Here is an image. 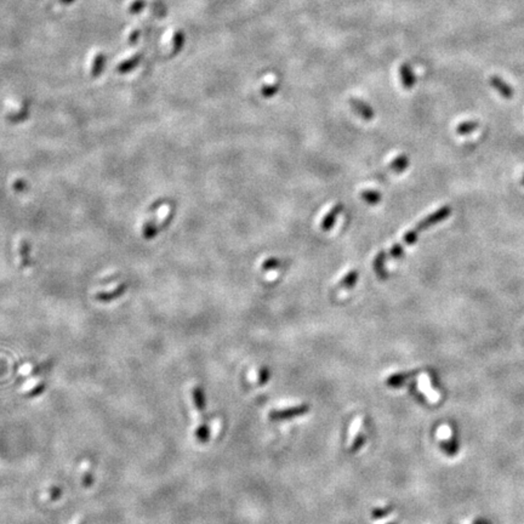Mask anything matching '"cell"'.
Segmentation results:
<instances>
[{
  "mask_svg": "<svg viewBox=\"0 0 524 524\" xmlns=\"http://www.w3.org/2000/svg\"><path fill=\"white\" fill-rule=\"evenodd\" d=\"M451 215V208L449 205H444V207L440 208L438 210L433 211V213L430 214L428 216H426L421 221H419L416 225L413 227L412 229H409L408 232L405 233L402 237L399 242L394 243V244L387 250L379 251V254L375 256L374 261H372V268H374L375 273L379 278L381 279H386L388 277V272L386 270V264L391 260H396V258H399L404 254V250L405 248L412 247L413 244H415L416 241L419 239L421 232L426 231V229L431 228L437 225V223L442 222L446 219H448Z\"/></svg>",
  "mask_w": 524,
  "mask_h": 524,
  "instance_id": "6da1fadb",
  "label": "cell"
},
{
  "mask_svg": "<svg viewBox=\"0 0 524 524\" xmlns=\"http://www.w3.org/2000/svg\"><path fill=\"white\" fill-rule=\"evenodd\" d=\"M309 412V406L307 404H302V405L294 406V408L285 409V410H276V412H272L270 414L271 420H289L298 418V416H302L307 414Z\"/></svg>",
  "mask_w": 524,
  "mask_h": 524,
  "instance_id": "7a4b0ae2",
  "label": "cell"
},
{
  "mask_svg": "<svg viewBox=\"0 0 524 524\" xmlns=\"http://www.w3.org/2000/svg\"><path fill=\"white\" fill-rule=\"evenodd\" d=\"M489 84L491 85V88H493L494 90H497L498 93L501 95L503 99L511 100L513 97L514 91L512 88H511V85L507 84L506 81H505L503 78L499 77V75H491L490 79H489Z\"/></svg>",
  "mask_w": 524,
  "mask_h": 524,
  "instance_id": "3957f363",
  "label": "cell"
},
{
  "mask_svg": "<svg viewBox=\"0 0 524 524\" xmlns=\"http://www.w3.org/2000/svg\"><path fill=\"white\" fill-rule=\"evenodd\" d=\"M343 210V204L342 203H337L334 205L331 209L328 211V214L323 217V220H322L321 222V229L323 232H328L330 231L331 228H333L334 225H335V221L337 219V216L340 215L341 211Z\"/></svg>",
  "mask_w": 524,
  "mask_h": 524,
  "instance_id": "277c9868",
  "label": "cell"
},
{
  "mask_svg": "<svg viewBox=\"0 0 524 524\" xmlns=\"http://www.w3.org/2000/svg\"><path fill=\"white\" fill-rule=\"evenodd\" d=\"M350 105H351L352 109L355 110L357 114L361 115L364 121H371V119L374 118V109H372L368 103H365L364 101L358 99H351L350 100Z\"/></svg>",
  "mask_w": 524,
  "mask_h": 524,
  "instance_id": "5b68a950",
  "label": "cell"
},
{
  "mask_svg": "<svg viewBox=\"0 0 524 524\" xmlns=\"http://www.w3.org/2000/svg\"><path fill=\"white\" fill-rule=\"evenodd\" d=\"M126 289H128V284L122 283V284H119L117 288L110 290V292L97 293L95 298H96V300H99L100 302H110V301H113V300L119 299L121 296L124 295Z\"/></svg>",
  "mask_w": 524,
  "mask_h": 524,
  "instance_id": "8992f818",
  "label": "cell"
},
{
  "mask_svg": "<svg viewBox=\"0 0 524 524\" xmlns=\"http://www.w3.org/2000/svg\"><path fill=\"white\" fill-rule=\"evenodd\" d=\"M359 278V272L357 270H352L350 271L348 273L345 274V277L342 278V279L340 280L339 283H337V285L335 286V288L333 289L334 293H340V292H343V290H348V289H352L353 286L356 285L357 280H358Z\"/></svg>",
  "mask_w": 524,
  "mask_h": 524,
  "instance_id": "52a82bcc",
  "label": "cell"
},
{
  "mask_svg": "<svg viewBox=\"0 0 524 524\" xmlns=\"http://www.w3.org/2000/svg\"><path fill=\"white\" fill-rule=\"evenodd\" d=\"M399 74H400V79H402V84H403L404 89L412 90L413 88H414L415 81H416L415 74H414V72H413L412 66L408 65V63H403V65L400 66Z\"/></svg>",
  "mask_w": 524,
  "mask_h": 524,
  "instance_id": "ba28073f",
  "label": "cell"
},
{
  "mask_svg": "<svg viewBox=\"0 0 524 524\" xmlns=\"http://www.w3.org/2000/svg\"><path fill=\"white\" fill-rule=\"evenodd\" d=\"M159 231V225L157 223V220H147L143 223V226H142V237L146 241H151V239H153L158 235Z\"/></svg>",
  "mask_w": 524,
  "mask_h": 524,
  "instance_id": "9c48e42d",
  "label": "cell"
},
{
  "mask_svg": "<svg viewBox=\"0 0 524 524\" xmlns=\"http://www.w3.org/2000/svg\"><path fill=\"white\" fill-rule=\"evenodd\" d=\"M140 62H141V55H140V53H137V55L131 56V57L129 59V60H125V61H123L121 65L118 66L117 71H118L121 74L129 73V72H131L132 69L136 68V66H138V63H140Z\"/></svg>",
  "mask_w": 524,
  "mask_h": 524,
  "instance_id": "30bf717a",
  "label": "cell"
},
{
  "mask_svg": "<svg viewBox=\"0 0 524 524\" xmlns=\"http://www.w3.org/2000/svg\"><path fill=\"white\" fill-rule=\"evenodd\" d=\"M192 399L195 409L199 413H203L205 410V396L203 390L199 386H194L192 388Z\"/></svg>",
  "mask_w": 524,
  "mask_h": 524,
  "instance_id": "8fae6325",
  "label": "cell"
},
{
  "mask_svg": "<svg viewBox=\"0 0 524 524\" xmlns=\"http://www.w3.org/2000/svg\"><path fill=\"white\" fill-rule=\"evenodd\" d=\"M409 166V158L405 156V154H402V156L397 157L396 159L393 160L392 163L390 164V168H388V170L392 172H396V173H399L402 172L403 170H405L406 168Z\"/></svg>",
  "mask_w": 524,
  "mask_h": 524,
  "instance_id": "7c38bea8",
  "label": "cell"
},
{
  "mask_svg": "<svg viewBox=\"0 0 524 524\" xmlns=\"http://www.w3.org/2000/svg\"><path fill=\"white\" fill-rule=\"evenodd\" d=\"M105 62L106 57L103 53L100 52L97 53V55H95L93 65H91V75H93V77H99V75L102 73L103 67H105Z\"/></svg>",
  "mask_w": 524,
  "mask_h": 524,
  "instance_id": "4fadbf2b",
  "label": "cell"
},
{
  "mask_svg": "<svg viewBox=\"0 0 524 524\" xmlns=\"http://www.w3.org/2000/svg\"><path fill=\"white\" fill-rule=\"evenodd\" d=\"M20 257L22 266H31V244L27 241H22L20 244Z\"/></svg>",
  "mask_w": 524,
  "mask_h": 524,
  "instance_id": "5bb4252c",
  "label": "cell"
},
{
  "mask_svg": "<svg viewBox=\"0 0 524 524\" xmlns=\"http://www.w3.org/2000/svg\"><path fill=\"white\" fill-rule=\"evenodd\" d=\"M479 124L477 122L475 121H469V122H462L460 123L459 125H457L456 128V132L459 135H467V134H471L472 131L477 130L478 129Z\"/></svg>",
  "mask_w": 524,
  "mask_h": 524,
  "instance_id": "9a60e30c",
  "label": "cell"
},
{
  "mask_svg": "<svg viewBox=\"0 0 524 524\" xmlns=\"http://www.w3.org/2000/svg\"><path fill=\"white\" fill-rule=\"evenodd\" d=\"M413 372H403V374H396L392 375L391 377H388L387 385L391 387H399L400 385H403L404 381H406L408 379L412 376Z\"/></svg>",
  "mask_w": 524,
  "mask_h": 524,
  "instance_id": "2e32d148",
  "label": "cell"
},
{
  "mask_svg": "<svg viewBox=\"0 0 524 524\" xmlns=\"http://www.w3.org/2000/svg\"><path fill=\"white\" fill-rule=\"evenodd\" d=\"M362 199L365 201V203L370 205H376L379 201L381 200V193H379L376 191H363L362 192Z\"/></svg>",
  "mask_w": 524,
  "mask_h": 524,
  "instance_id": "e0dca14e",
  "label": "cell"
},
{
  "mask_svg": "<svg viewBox=\"0 0 524 524\" xmlns=\"http://www.w3.org/2000/svg\"><path fill=\"white\" fill-rule=\"evenodd\" d=\"M185 33L182 31H178L175 32V34H173L172 37V49H173V52L178 53L181 51V49L184 47L185 45Z\"/></svg>",
  "mask_w": 524,
  "mask_h": 524,
  "instance_id": "ac0fdd59",
  "label": "cell"
},
{
  "mask_svg": "<svg viewBox=\"0 0 524 524\" xmlns=\"http://www.w3.org/2000/svg\"><path fill=\"white\" fill-rule=\"evenodd\" d=\"M278 91H279V85L278 84H266L262 86L261 95L265 99H271V97L278 94Z\"/></svg>",
  "mask_w": 524,
  "mask_h": 524,
  "instance_id": "d6986e66",
  "label": "cell"
},
{
  "mask_svg": "<svg viewBox=\"0 0 524 524\" xmlns=\"http://www.w3.org/2000/svg\"><path fill=\"white\" fill-rule=\"evenodd\" d=\"M195 437L201 443L208 442V440H209V428H208V426L205 424L198 425L197 430H195Z\"/></svg>",
  "mask_w": 524,
  "mask_h": 524,
  "instance_id": "ffe728a7",
  "label": "cell"
},
{
  "mask_svg": "<svg viewBox=\"0 0 524 524\" xmlns=\"http://www.w3.org/2000/svg\"><path fill=\"white\" fill-rule=\"evenodd\" d=\"M146 5H147L146 0H134V2L130 4V6H129V12L132 15L140 14Z\"/></svg>",
  "mask_w": 524,
  "mask_h": 524,
  "instance_id": "44dd1931",
  "label": "cell"
},
{
  "mask_svg": "<svg viewBox=\"0 0 524 524\" xmlns=\"http://www.w3.org/2000/svg\"><path fill=\"white\" fill-rule=\"evenodd\" d=\"M81 482H83V485L85 488H90L94 483V477L93 473L90 471V467L86 470V466L84 465V472H83V478H81Z\"/></svg>",
  "mask_w": 524,
  "mask_h": 524,
  "instance_id": "7402d4cb",
  "label": "cell"
},
{
  "mask_svg": "<svg viewBox=\"0 0 524 524\" xmlns=\"http://www.w3.org/2000/svg\"><path fill=\"white\" fill-rule=\"evenodd\" d=\"M280 266V260L279 258H276V257H271L268 258V260H266L264 262V265H262V270L264 271H270V270H274V268H278Z\"/></svg>",
  "mask_w": 524,
  "mask_h": 524,
  "instance_id": "603a6c76",
  "label": "cell"
},
{
  "mask_svg": "<svg viewBox=\"0 0 524 524\" xmlns=\"http://www.w3.org/2000/svg\"><path fill=\"white\" fill-rule=\"evenodd\" d=\"M364 443H365L364 434L357 435L356 440L353 441L351 448H350V451H351V453H356V451H358L359 449H361V448L363 447V444H364Z\"/></svg>",
  "mask_w": 524,
  "mask_h": 524,
  "instance_id": "cb8c5ba5",
  "label": "cell"
},
{
  "mask_svg": "<svg viewBox=\"0 0 524 524\" xmlns=\"http://www.w3.org/2000/svg\"><path fill=\"white\" fill-rule=\"evenodd\" d=\"M392 511H393L392 506L385 507V509H376V510L372 511L371 516H372V518H384V517H386L387 514H390Z\"/></svg>",
  "mask_w": 524,
  "mask_h": 524,
  "instance_id": "d4e9b609",
  "label": "cell"
},
{
  "mask_svg": "<svg viewBox=\"0 0 524 524\" xmlns=\"http://www.w3.org/2000/svg\"><path fill=\"white\" fill-rule=\"evenodd\" d=\"M62 495V489L60 487H51L47 490V498H49V500L51 501H56L59 500L60 498H61Z\"/></svg>",
  "mask_w": 524,
  "mask_h": 524,
  "instance_id": "484cf974",
  "label": "cell"
},
{
  "mask_svg": "<svg viewBox=\"0 0 524 524\" xmlns=\"http://www.w3.org/2000/svg\"><path fill=\"white\" fill-rule=\"evenodd\" d=\"M44 387H45V385H44V383H38L33 388H31L30 392L27 393V396H30V397L39 396V394L44 391Z\"/></svg>",
  "mask_w": 524,
  "mask_h": 524,
  "instance_id": "4316f807",
  "label": "cell"
},
{
  "mask_svg": "<svg viewBox=\"0 0 524 524\" xmlns=\"http://www.w3.org/2000/svg\"><path fill=\"white\" fill-rule=\"evenodd\" d=\"M270 379V370L267 368H262L260 371V375H258V383L260 385H265Z\"/></svg>",
  "mask_w": 524,
  "mask_h": 524,
  "instance_id": "83f0119b",
  "label": "cell"
},
{
  "mask_svg": "<svg viewBox=\"0 0 524 524\" xmlns=\"http://www.w3.org/2000/svg\"><path fill=\"white\" fill-rule=\"evenodd\" d=\"M26 187H27V185H26V182L23 181V180H16V181H15V184H14V188H15L16 191H17V192H22V191H24V189H26Z\"/></svg>",
  "mask_w": 524,
  "mask_h": 524,
  "instance_id": "f1b7e54d",
  "label": "cell"
},
{
  "mask_svg": "<svg viewBox=\"0 0 524 524\" xmlns=\"http://www.w3.org/2000/svg\"><path fill=\"white\" fill-rule=\"evenodd\" d=\"M138 37H140V31L138 30L132 31L130 37H129V44H130V45H134V44L138 40Z\"/></svg>",
  "mask_w": 524,
  "mask_h": 524,
  "instance_id": "f546056e",
  "label": "cell"
},
{
  "mask_svg": "<svg viewBox=\"0 0 524 524\" xmlns=\"http://www.w3.org/2000/svg\"><path fill=\"white\" fill-rule=\"evenodd\" d=\"M162 203H163V200H158V201H154V203H153L152 205H151V207H150V209H148V210H150V211H153V210H156V209H158V208H159V207H160V205H162Z\"/></svg>",
  "mask_w": 524,
  "mask_h": 524,
  "instance_id": "4dcf8cb0",
  "label": "cell"
},
{
  "mask_svg": "<svg viewBox=\"0 0 524 524\" xmlns=\"http://www.w3.org/2000/svg\"><path fill=\"white\" fill-rule=\"evenodd\" d=\"M74 2L75 0H59L60 4H62V5H71L72 3H74Z\"/></svg>",
  "mask_w": 524,
  "mask_h": 524,
  "instance_id": "1f68e13d",
  "label": "cell"
},
{
  "mask_svg": "<svg viewBox=\"0 0 524 524\" xmlns=\"http://www.w3.org/2000/svg\"><path fill=\"white\" fill-rule=\"evenodd\" d=\"M522 184H523V186H524V176H523V179H522Z\"/></svg>",
  "mask_w": 524,
  "mask_h": 524,
  "instance_id": "d6a6232c",
  "label": "cell"
},
{
  "mask_svg": "<svg viewBox=\"0 0 524 524\" xmlns=\"http://www.w3.org/2000/svg\"><path fill=\"white\" fill-rule=\"evenodd\" d=\"M390 524H397V523H390Z\"/></svg>",
  "mask_w": 524,
  "mask_h": 524,
  "instance_id": "836d02e7",
  "label": "cell"
},
{
  "mask_svg": "<svg viewBox=\"0 0 524 524\" xmlns=\"http://www.w3.org/2000/svg\"><path fill=\"white\" fill-rule=\"evenodd\" d=\"M78 524H81V523H78Z\"/></svg>",
  "mask_w": 524,
  "mask_h": 524,
  "instance_id": "e575fe53",
  "label": "cell"
}]
</instances>
